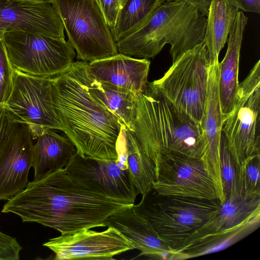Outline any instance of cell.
Masks as SVG:
<instances>
[{"mask_svg":"<svg viewBox=\"0 0 260 260\" xmlns=\"http://www.w3.org/2000/svg\"><path fill=\"white\" fill-rule=\"evenodd\" d=\"M133 205L86 189L62 168L28 182L25 188L8 200L1 212L15 214L23 222H37L66 235L107 226L109 217Z\"/></svg>","mask_w":260,"mask_h":260,"instance_id":"cell-1","label":"cell"},{"mask_svg":"<svg viewBox=\"0 0 260 260\" xmlns=\"http://www.w3.org/2000/svg\"><path fill=\"white\" fill-rule=\"evenodd\" d=\"M52 104L62 132L82 156L117 159L121 125L100 105L69 69L52 78Z\"/></svg>","mask_w":260,"mask_h":260,"instance_id":"cell-2","label":"cell"},{"mask_svg":"<svg viewBox=\"0 0 260 260\" xmlns=\"http://www.w3.org/2000/svg\"><path fill=\"white\" fill-rule=\"evenodd\" d=\"M133 126L132 133L155 168L160 157L166 153L200 158L202 156L204 141L200 123L148 84L138 98Z\"/></svg>","mask_w":260,"mask_h":260,"instance_id":"cell-3","label":"cell"},{"mask_svg":"<svg viewBox=\"0 0 260 260\" xmlns=\"http://www.w3.org/2000/svg\"><path fill=\"white\" fill-rule=\"evenodd\" d=\"M206 17L190 3L164 2L140 28L115 43L118 53L137 58H153L169 44L174 62L204 42Z\"/></svg>","mask_w":260,"mask_h":260,"instance_id":"cell-4","label":"cell"},{"mask_svg":"<svg viewBox=\"0 0 260 260\" xmlns=\"http://www.w3.org/2000/svg\"><path fill=\"white\" fill-rule=\"evenodd\" d=\"M220 204L218 200L162 196L152 188L133 207L173 251L192 232L205 223Z\"/></svg>","mask_w":260,"mask_h":260,"instance_id":"cell-5","label":"cell"},{"mask_svg":"<svg viewBox=\"0 0 260 260\" xmlns=\"http://www.w3.org/2000/svg\"><path fill=\"white\" fill-rule=\"evenodd\" d=\"M210 63L203 42L182 54L162 78L147 84L200 123L207 99Z\"/></svg>","mask_w":260,"mask_h":260,"instance_id":"cell-6","label":"cell"},{"mask_svg":"<svg viewBox=\"0 0 260 260\" xmlns=\"http://www.w3.org/2000/svg\"><path fill=\"white\" fill-rule=\"evenodd\" d=\"M78 60L86 62L118 53L110 29L95 0H53Z\"/></svg>","mask_w":260,"mask_h":260,"instance_id":"cell-7","label":"cell"},{"mask_svg":"<svg viewBox=\"0 0 260 260\" xmlns=\"http://www.w3.org/2000/svg\"><path fill=\"white\" fill-rule=\"evenodd\" d=\"M2 40L13 70L29 76L55 77L70 68L76 55L65 39L10 31L4 34Z\"/></svg>","mask_w":260,"mask_h":260,"instance_id":"cell-8","label":"cell"},{"mask_svg":"<svg viewBox=\"0 0 260 260\" xmlns=\"http://www.w3.org/2000/svg\"><path fill=\"white\" fill-rule=\"evenodd\" d=\"M222 132L237 169L260 155V60L239 83L232 111L224 117Z\"/></svg>","mask_w":260,"mask_h":260,"instance_id":"cell-9","label":"cell"},{"mask_svg":"<svg viewBox=\"0 0 260 260\" xmlns=\"http://www.w3.org/2000/svg\"><path fill=\"white\" fill-rule=\"evenodd\" d=\"M52 78L14 71L13 89L3 105L19 121L28 126L33 139L47 129L62 131L52 104Z\"/></svg>","mask_w":260,"mask_h":260,"instance_id":"cell-10","label":"cell"},{"mask_svg":"<svg viewBox=\"0 0 260 260\" xmlns=\"http://www.w3.org/2000/svg\"><path fill=\"white\" fill-rule=\"evenodd\" d=\"M153 189L165 196L219 200L203 160L179 153H168L160 157Z\"/></svg>","mask_w":260,"mask_h":260,"instance_id":"cell-11","label":"cell"},{"mask_svg":"<svg viewBox=\"0 0 260 260\" xmlns=\"http://www.w3.org/2000/svg\"><path fill=\"white\" fill-rule=\"evenodd\" d=\"M64 169L75 182L87 190L134 205L139 194L127 166L117 159L82 156L76 153Z\"/></svg>","mask_w":260,"mask_h":260,"instance_id":"cell-12","label":"cell"},{"mask_svg":"<svg viewBox=\"0 0 260 260\" xmlns=\"http://www.w3.org/2000/svg\"><path fill=\"white\" fill-rule=\"evenodd\" d=\"M13 116L0 139V200H9L27 186L32 166V137L28 126Z\"/></svg>","mask_w":260,"mask_h":260,"instance_id":"cell-13","label":"cell"},{"mask_svg":"<svg viewBox=\"0 0 260 260\" xmlns=\"http://www.w3.org/2000/svg\"><path fill=\"white\" fill-rule=\"evenodd\" d=\"M43 245L55 253L56 260L111 259L117 254L135 249L131 241L112 226L102 232L85 229L61 235Z\"/></svg>","mask_w":260,"mask_h":260,"instance_id":"cell-14","label":"cell"},{"mask_svg":"<svg viewBox=\"0 0 260 260\" xmlns=\"http://www.w3.org/2000/svg\"><path fill=\"white\" fill-rule=\"evenodd\" d=\"M62 22L52 3L0 0V31H23L65 39Z\"/></svg>","mask_w":260,"mask_h":260,"instance_id":"cell-15","label":"cell"},{"mask_svg":"<svg viewBox=\"0 0 260 260\" xmlns=\"http://www.w3.org/2000/svg\"><path fill=\"white\" fill-rule=\"evenodd\" d=\"M219 61L210 63L207 95L200 124L204 141L201 159L213 180L220 203L225 201L220 176V148L222 116L219 96Z\"/></svg>","mask_w":260,"mask_h":260,"instance_id":"cell-16","label":"cell"},{"mask_svg":"<svg viewBox=\"0 0 260 260\" xmlns=\"http://www.w3.org/2000/svg\"><path fill=\"white\" fill-rule=\"evenodd\" d=\"M87 63L74 61L69 69L89 95L131 132L134 131L137 102L134 92L99 81L89 72Z\"/></svg>","mask_w":260,"mask_h":260,"instance_id":"cell-17","label":"cell"},{"mask_svg":"<svg viewBox=\"0 0 260 260\" xmlns=\"http://www.w3.org/2000/svg\"><path fill=\"white\" fill-rule=\"evenodd\" d=\"M150 61L118 53L104 59L87 63L90 74L96 79L140 95L148 83Z\"/></svg>","mask_w":260,"mask_h":260,"instance_id":"cell-18","label":"cell"},{"mask_svg":"<svg viewBox=\"0 0 260 260\" xmlns=\"http://www.w3.org/2000/svg\"><path fill=\"white\" fill-rule=\"evenodd\" d=\"M120 211L107 220V226L120 232L132 242L140 255L169 259L172 249L159 237L151 224L133 207Z\"/></svg>","mask_w":260,"mask_h":260,"instance_id":"cell-19","label":"cell"},{"mask_svg":"<svg viewBox=\"0 0 260 260\" xmlns=\"http://www.w3.org/2000/svg\"><path fill=\"white\" fill-rule=\"evenodd\" d=\"M248 17L238 11L230 27L225 55L219 63V96L222 119L233 110L239 88L240 52Z\"/></svg>","mask_w":260,"mask_h":260,"instance_id":"cell-20","label":"cell"},{"mask_svg":"<svg viewBox=\"0 0 260 260\" xmlns=\"http://www.w3.org/2000/svg\"><path fill=\"white\" fill-rule=\"evenodd\" d=\"M258 213L260 196H244L238 191L220 204L211 217L192 232L181 246L206 235L235 227Z\"/></svg>","mask_w":260,"mask_h":260,"instance_id":"cell-21","label":"cell"},{"mask_svg":"<svg viewBox=\"0 0 260 260\" xmlns=\"http://www.w3.org/2000/svg\"><path fill=\"white\" fill-rule=\"evenodd\" d=\"M260 225V213L239 225L224 231L206 235L173 250L169 259H185L222 250L247 237Z\"/></svg>","mask_w":260,"mask_h":260,"instance_id":"cell-22","label":"cell"},{"mask_svg":"<svg viewBox=\"0 0 260 260\" xmlns=\"http://www.w3.org/2000/svg\"><path fill=\"white\" fill-rule=\"evenodd\" d=\"M36 139L33 146L34 180L64 168L77 153L76 148L70 139L53 129H47Z\"/></svg>","mask_w":260,"mask_h":260,"instance_id":"cell-23","label":"cell"},{"mask_svg":"<svg viewBox=\"0 0 260 260\" xmlns=\"http://www.w3.org/2000/svg\"><path fill=\"white\" fill-rule=\"evenodd\" d=\"M118 139L124 151L125 161L132 183L142 197L152 188L155 180L156 168L146 155L133 134L121 126Z\"/></svg>","mask_w":260,"mask_h":260,"instance_id":"cell-24","label":"cell"},{"mask_svg":"<svg viewBox=\"0 0 260 260\" xmlns=\"http://www.w3.org/2000/svg\"><path fill=\"white\" fill-rule=\"evenodd\" d=\"M239 9L231 0H211L207 16L204 42L210 63L218 61L232 23Z\"/></svg>","mask_w":260,"mask_h":260,"instance_id":"cell-25","label":"cell"},{"mask_svg":"<svg viewBox=\"0 0 260 260\" xmlns=\"http://www.w3.org/2000/svg\"><path fill=\"white\" fill-rule=\"evenodd\" d=\"M162 0H124L111 30L115 43L140 28Z\"/></svg>","mask_w":260,"mask_h":260,"instance_id":"cell-26","label":"cell"},{"mask_svg":"<svg viewBox=\"0 0 260 260\" xmlns=\"http://www.w3.org/2000/svg\"><path fill=\"white\" fill-rule=\"evenodd\" d=\"M260 155L246 159L237 169L239 192L244 196H260Z\"/></svg>","mask_w":260,"mask_h":260,"instance_id":"cell-27","label":"cell"},{"mask_svg":"<svg viewBox=\"0 0 260 260\" xmlns=\"http://www.w3.org/2000/svg\"><path fill=\"white\" fill-rule=\"evenodd\" d=\"M220 167L222 189L226 200L239 191L237 167L222 132L220 138Z\"/></svg>","mask_w":260,"mask_h":260,"instance_id":"cell-28","label":"cell"},{"mask_svg":"<svg viewBox=\"0 0 260 260\" xmlns=\"http://www.w3.org/2000/svg\"><path fill=\"white\" fill-rule=\"evenodd\" d=\"M14 70L10 63L2 40H0V105L9 98L13 89Z\"/></svg>","mask_w":260,"mask_h":260,"instance_id":"cell-29","label":"cell"},{"mask_svg":"<svg viewBox=\"0 0 260 260\" xmlns=\"http://www.w3.org/2000/svg\"><path fill=\"white\" fill-rule=\"evenodd\" d=\"M21 250L15 238L0 231V260H19Z\"/></svg>","mask_w":260,"mask_h":260,"instance_id":"cell-30","label":"cell"},{"mask_svg":"<svg viewBox=\"0 0 260 260\" xmlns=\"http://www.w3.org/2000/svg\"><path fill=\"white\" fill-rule=\"evenodd\" d=\"M124 0H95L100 8L106 23L113 29L118 12Z\"/></svg>","mask_w":260,"mask_h":260,"instance_id":"cell-31","label":"cell"},{"mask_svg":"<svg viewBox=\"0 0 260 260\" xmlns=\"http://www.w3.org/2000/svg\"><path fill=\"white\" fill-rule=\"evenodd\" d=\"M239 9L246 12L260 13V0H231Z\"/></svg>","mask_w":260,"mask_h":260,"instance_id":"cell-32","label":"cell"},{"mask_svg":"<svg viewBox=\"0 0 260 260\" xmlns=\"http://www.w3.org/2000/svg\"><path fill=\"white\" fill-rule=\"evenodd\" d=\"M13 120V116L4 105H0V139Z\"/></svg>","mask_w":260,"mask_h":260,"instance_id":"cell-33","label":"cell"},{"mask_svg":"<svg viewBox=\"0 0 260 260\" xmlns=\"http://www.w3.org/2000/svg\"><path fill=\"white\" fill-rule=\"evenodd\" d=\"M164 2H185L196 7L199 10L207 17L211 0H162Z\"/></svg>","mask_w":260,"mask_h":260,"instance_id":"cell-34","label":"cell"},{"mask_svg":"<svg viewBox=\"0 0 260 260\" xmlns=\"http://www.w3.org/2000/svg\"><path fill=\"white\" fill-rule=\"evenodd\" d=\"M35 1H38V2H48L50 3H52L53 0H32Z\"/></svg>","mask_w":260,"mask_h":260,"instance_id":"cell-35","label":"cell"},{"mask_svg":"<svg viewBox=\"0 0 260 260\" xmlns=\"http://www.w3.org/2000/svg\"><path fill=\"white\" fill-rule=\"evenodd\" d=\"M4 34V33L0 31V40H1L2 39Z\"/></svg>","mask_w":260,"mask_h":260,"instance_id":"cell-36","label":"cell"}]
</instances>
